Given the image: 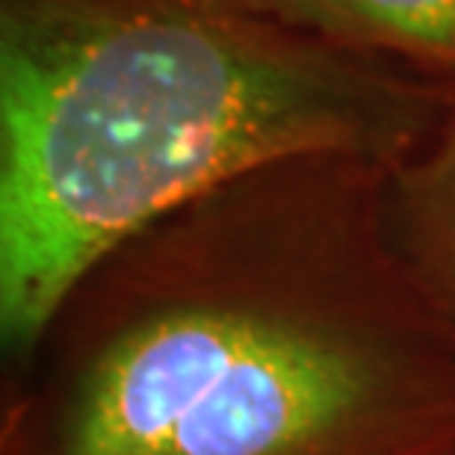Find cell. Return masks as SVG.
I'll use <instances>...</instances> for the list:
<instances>
[{"mask_svg":"<svg viewBox=\"0 0 455 455\" xmlns=\"http://www.w3.org/2000/svg\"><path fill=\"white\" fill-rule=\"evenodd\" d=\"M385 172L290 157L113 249L6 358L0 455H455V331Z\"/></svg>","mask_w":455,"mask_h":455,"instance_id":"1","label":"cell"},{"mask_svg":"<svg viewBox=\"0 0 455 455\" xmlns=\"http://www.w3.org/2000/svg\"><path fill=\"white\" fill-rule=\"evenodd\" d=\"M452 113L455 75L236 0H0L6 358L178 207L305 154L394 166Z\"/></svg>","mask_w":455,"mask_h":455,"instance_id":"2","label":"cell"},{"mask_svg":"<svg viewBox=\"0 0 455 455\" xmlns=\"http://www.w3.org/2000/svg\"><path fill=\"white\" fill-rule=\"evenodd\" d=\"M381 213L408 278L455 331V113L387 166Z\"/></svg>","mask_w":455,"mask_h":455,"instance_id":"3","label":"cell"},{"mask_svg":"<svg viewBox=\"0 0 455 455\" xmlns=\"http://www.w3.org/2000/svg\"><path fill=\"white\" fill-rule=\"evenodd\" d=\"M331 42L455 75V0H236Z\"/></svg>","mask_w":455,"mask_h":455,"instance_id":"4","label":"cell"}]
</instances>
